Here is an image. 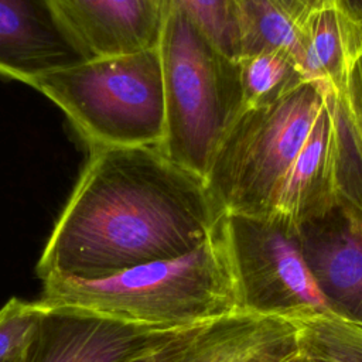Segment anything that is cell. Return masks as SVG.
<instances>
[{
	"instance_id": "obj_1",
	"label": "cell",
	"mask_w": 362,
	"mask_h": 362,
	"mask_svg": "<svg viewBox=\"0 0 362 362\" xmlns=\"http://www.w3.org/2000/svg\"><path fill=\"white\" fill-rule=\"evenodd\" d=\"M223 214L205 180L158 147L93 146L35 266L37 276L98 279L204 243Z\"/></svg>"
},
{
	"instance_id": "obj_2",
	"label": "cell",
	"mask_w": 362,
	"mask_h": 362,
	"mask_svg": "<svg viewBox=\"0 0 362 362\" xmlns=\"http://www.w3.org/2000/svg\"><path fill=\"white\" fill-rule=\"evenodd\" d=\"M222 216L214 233L185 255L98 279L48 277L42 280L40 301L167 329L202 325L240 313Z\"/></svg>"
},
{
	"instance_id": "obj_3",
	"label": "cell",
	"mask_w": 362,
	"mask_h": 362,
	"mask_svg": "<svg viewBox=\"0 0 362 362\" xmlns=\"http://www.w3.org/2000/svg\"><path fill=\"white\" fill-rule=\"evenodd\" d=\"M165 136L158 147L171 161L205 178L229 127L243 110L238 59L168 0L160 41Z\"/></svg>"
},
{
	"instance_id": "obj_4",
	"label": "cell",
	"mask_w": 362,
	"mask_h": 362,
	"mask_svg": "<svg viewBox=\"0 0 362 362\" xmlns=\"http://www.w3.org/2000/svg\"><path fill=\"white\" fill-rule=\"evenodd\" d=\"M331 90L305 81L279 102L240 112L204 178L222 214L272 219Z\"/></svg>"
},
{
	"instance_id": "obj_5",
	"label": "cell",
	"mask_w": 362,
	"mask_h": 362,
	"mask_svg": "<svg viewBox=\"0 0 362 362\" xmlns=\"http://www.w3.org/2000/svg\"><path fill=\"white\" fill-rule=\"evenodd\" d=\"M92 146L160 147L165 98L160 48L96 57L35 78Z\"/></svg>"
},
{
	"instance_id": "obj_6",
	"label": "cell",
	"mask_w": 362,
	"mask_h": 362,
	"mask_svg": "<svg viewBox=\"0 0 362 362\" xmlns=\"http://www.w3.org/2000/svg\"><path fill=\"white\" fill-rule=\"evenodd\" d=\"M243 311L293 320L331 313L303 253L298 228L223 214Z\"/></svg>"
},
{
	"instance_id": "obj_7",
	"label": "cell",
	"mask_w": 362,
	"mask_h": 362,
	"mask_svg": "<svg viewBox=\"0 0 362 362\" xmlns=\"http://www.w3.org/2000/svg\"><path fill=\"white\" fill-rule=\"evenodd\" d=\"M182 329L185 328L167 329L71 307L45 305L30 342L14 362H130Z\"/></svg>"
},
{
	"instance_id": "obj_8",
	"label": "cell",
	"mask_w": 362,
	"mask_h": 362,
	"mask_svg": "<svg viewBox=\"0 0 362 362\" xmlns=\"http://www.w3.org/2000/svg\"><path fill=\"white\" fill-rule=\"evenodd\" d=\"M305 262L329 311L362 327V212L339 195L298 228Z\"/></svg>"
},
{
	"instance_id": "obj_9",
	"label": "cell",
	"mask_w": 362,
	"mask_h": 362,
	"mask_svg": "<svg viewBox=\"0 0 362 362\" xmlns=\"http://www.w3.org/2000/svg\"><path fill=\"white\" fill-rule=\"evenodd\" d=\"M96 58L74 34L55 0H0V75L35 78Z\"/></svg>"
},
{
	"instance_id": "obj_10",
	"label": "cell",
	"mask_w": 362,
	"mask_h": 362,
	"mask_svg": "<svg viewBox=\"0 0 362 362\" xmlns=\"http://www.w3.org/2000/svg\"><path fill=\"white\" fill-rule=\"evenodd\" d=\"M55 4L93 57L157 48L168 7L161 0H55Z\"/></svg>"
},
{
	"instance_id": "obj_11",
	"label": "cell",
	"mask_w": 362,
	"mask_h": 362,
	"mask_svg": "<svg viewBox=\"0 0 362 362\" xmlns=\"http://www.w3.org/2000/svg\"><path fill=\"white\" fill-rule=\"evenodd\" d=\"M298 352L293 321L240 311L206 324L178 362H286Z\"/></svg>"
},
{
	"instance_id": "obj_12",
	"label": "cell",
	"mask_w": 362,
	"mask_h": 362,
	"mask_svg": "<svg viewBox=\"0 0 362 362\" xmlns=\"http://www.w3.org/2000/svg\"><path fill=\"white\" fill-rule=\"evenodd\" d=\"M298 28L305 76L339 93L362 54V20L342 0H320L301 18Z\"/></svg>"
},
{
	"instance_id": "obj_13",
	"label": "cell",
	"mask_w": 362,
	"mask_h": 362,
	"mask_svg": "<svg viewBox=\"0 0 362 362\" xmlns=\"http://www.w3.org/2000/svg\"><path fill=\"white\" fill-rule=\"evenodd\" d=\"M238 30L239 58L263 51H284L301 65L300 28L272 0H238Z\"/></svg>"
},
{
	"instance_id": "obj_14",
	"label": "cell",
	"mask_w": 362,
	"mask_h": 362,
	"mask_svg": "<svg viewBox=\"0 0 362 362\" xmlns=\"http://www.w3.org/2000/svg\"><path fill=\"white\" fill-rule=\"evenodd\" d=\"M243 109L279 102L305 81L298 61L284 51H263L238 59Z\"/></svg>"
},
{
	"instance_id": "obj_15",
	"label": "cell",
	"mask_w": 362,
	"mask_h": 362,
	"mask_svg": "<svg viewBox=\"0 0 362 362\" xmlns=\"http://www.w3.org/2000/svg\"><path fill=\"white\" fill-rule=\"evenodd\" d=\"M337 99L342 123L339 195L362 212V54Z\"/></svg>"
},
{
	"instance_id": "obj_16",
	"label": "cell",
	"mask_w": 362,
	"mask_h": 362,
	"mask_svg": "<svg viewBox=\"0 0 362 362\" xmlns=\"http://www.w3.org/2000/svg\"><path fill=\"white\" fill-rule=\"evenodd\" d=\"M297 327L298 349L314 362H362V327L332 313L290 320Z\"/></svg>"
},
{
	"instance_id": "obj_17",
	"label": "cell",
	"mask_w": 362,
	"mask_h": 362,
	"mask_svg": "<svg viewBox=\"0 0 362 362\" xmlns=\"http://www.w3.org/2000/svg\"><path fill=\"white\" fill-rule=\"evenodd\" d=\"M226 55L239 58L238 0H170Z\"/></svg>"
},
{
	"instance_id": "obj_18",
	"label": "cell",
	"mask_w": 362,
	"mask_h": 362,
	"mask_svg": "<svg viewBox=\"0 0 362 362\" xmlns=\"http://www.w3.org/2000/svg\"><path fill=\"white\" fill-rule=\"evenodd\" d=\"M45 304L11 297L0 308V362L20 358L30 342Z\"/></svg>"
},
{
	"instance_id": "obj_19",
	"label": "cell",
	"mask_w": 362,
	"mask_h": 362,
	"mask_svg": "<svg viewBox=\"0 0 362 362\" xmlns=\"http://www.w3.org/2000/svg\"><path fill=\"white\" fill-rule=\"evenodd\" d=\"M206 324L185 328L180 331L177 335H174L171 339H168L167 342L134 358L130 362H178Z\"/></svg>"
},
{
	"instance_id": "obj_20",
	"label": "cell",
	"mask_w": 362,
	"mask_h": 362,
	"mask_svg": "<svg viewBox=\"0 0 362 362\" xmlns=\"http://www.w3.org/2000/svg\"><path fill=\"white\" fill-rule=\"evenodd\" d=\"M287 16H290L298 25L301 18L317 4L320 0H272Z\"/></svg>"
},
{
	"instance_id": "obj_21",
	"label": "cell",
	"mask_w": 362,
	"mask_h": 362,
	"mask_svg": "<svg viewBox=\"0 0 362 362\" xmlns=\"http://www.w3.org/2000/svg\"><path fill=\"white\" fill-rule=\"evenodd\" d=\"M346 7L356 16L362 20V0H342Z\"/></svg>"
},
{
	"instance_id": "obj_22",
	"label": "cell",
	"mask_w": 362,
	"mask_h": 362,
	"mask_svg": "<svg viewBox=\"0 0 362 362\" xmlns=\"http://www.w3.org/2000/svg\"><path fill=\"white\" fill-rule=\"evenodd\" d=\"M286 362H314V361H311L310 358H307L305 355H303L301 352H298V354H296L294 356H291L288 361H286Z\"/></svg>"
},
{
	"instance_id": "obj_23",
	"label": "cell",
	"mask_w": 362,
	"mask_h": 362,
	"mask_svg": "<svg viewBox=\"0 0 362 362\" xmlns=\"http://www.w3.org/2000/svg\"><path fill=\"white\" fill-rule=\"evenodd\" d=\"M161 1H163V3H165V4L168 3V0H161Z\"/></svg>"
},
{
	"instance_id": "obj_24",
	"label": "cell",
	"mask_w": 362,
	"mask_h": 362,
	"mask_svg": "<svg viewBox=\"0 0 362 362\" xmlns=\"http://www.w3.org/2000/svg\"><path fill=\"white\" fill-rule=\"evenodd\" d=\"M13 362H14V361H13Z\"/></svg>"
}]
</instances>
